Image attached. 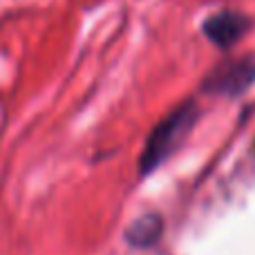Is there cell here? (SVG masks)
<instances>
[{"label":"cell","instance_id":"6da1fadb","mask_svg":"<svg viewBox=\"0 0 255 255\" xmlns=\"http://www.w3.org/2000/svg\"><path fill=\"white\" fill-rule=\"evenodd\" d=\"M186 128H188V119H186L184 112H181V117H177L175 121H168V124H163V128L152 136L148 150H145L143 170H152V168L157 166V163L161 161V159L166 157V154L170 152L172 148H175V143L181 139V134H184Z\"/></svg>","mask_w":255,"mask_h":255},{"label":"cell","instance_id":"7a4b0ae2","mask_svg":"<svg viewBox=\"0 0 255 255\" xmlns=\"http://www.w3.org/2000/svg\"><path fill=\"white\" fill-rule=\"evenodd\" d=\"M161 231H163V224L157 215H145V217H139L136 222H132V226L126 231V240L128 244H132L136 249H148L159 240Z\"/></svg>","mask_w":255,"mask_h":255},{"label":"cell","instance_id":"3957f363","mask_svg":"<svg viewBox=\"0 0 255 255\" xmlns=\"http://www.w3.org/2000/svg\"><path fill=\"white\" fill-rule=\"evenodd\" d=\"M244 27H247V20H242L240 16L224 13V16L213 18V20L206 25V29H208V34H211L213 40L226 45V43H233V40L242 34Z\"/></svg>","mask_w":255,"mask_h":255}]
</instances>
